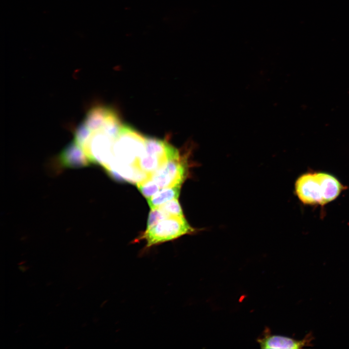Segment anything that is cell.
<instances>
[{
    "label": "cell",
    "mask_w": 349,
    "mask_h": 349,
    "mask_svg": "<svg viewBox=\"0 0 349 349\" xmlns=\"http://www.w3.org/2000/svg\"><path fill=\"white\" fill-rule=\"evenodd\" d=\"M294 188L295 194L302 204L321 206L335 200L346 189L333 175L314 171L300 175Z\"/></svg>",
    "instance_id": "1"
},
{
    "label": "cell",
    "mask_w": 349,
    "mask_h": 349,
    "mask_svg": "<svg viewBox=\"0 0 349 349\" xmlns=\"http://www.w3.org/2000/svg\"><path fill=\"white\" fill-rule=\"evenodd\" d=\"M146 138L133 128L123 124L113 142L111 161L106 169L114 163L138 166L145 151Z\"/></svg>",
    "instance_id": "2"
},
{
    "label": "cell",
    "mask_w": 349,
    "mask_h": 349,
    "mask_svg": "<svg viewBox=\"0 0 349 349\" xmlns=\"http://www.w3.org/2000/svg\"><path fill=\"white\" fill-rule=\"evenodd\" d=\"M201 230L202 229L192 227L184 216H170L161 220L150 229H146L137 240H145L146 248H149Z\"/></svg>",
    "instance_id": "3"
},
{
    "label": "cell",
    "mask_w": 349,
    "mask_h": 349,
    "mask_svg": "<svg viewBox=\"0 0 349 349\" xmlns=\"http://www.w3.org/2000/svg\"><path fill=\"white\" fill-rule=\"evenodd\" d=\"M187 156L170 160L152 174L150 178L160 189L181 186L189 174Z\"/></svg>",
    "instance_id": "4"
},
{
    "label": "cell",
    "mask_w": 349,
    "mask_h": 349,
    "mask_svg": "<svg viewBox=\"0 0 349 349\" xmlns=\"http://www.w3.org/2000/svg\"><path fill=\"white\" fill-rule=\"evenodd\" d=\"M313 337L309 334L303 339L297 340L290 337L271 335L267 333L262 338L257 339L261 349H301L310 346Z\"/></svg>",
    "instance_id": "5"
},
{
    "label": "cell",
    "mask_w": 349,
    "mask_h": 349,
    "mask_svg": "<svg viewBox=\"0 0 349 349\" xmlns=\"http://www.w3.org/2000/svg\"><path fill=\"white\" fill-rule=\"evenodd\" d=\"M181 186L162 188L155 194L147 199V202L151 209L159 207L164 204L174 199H177L180 192Z\"/></svg>",
    "instance_id": "6"
},
{
    "label": "cell",
    "mask_w": 349,
    "mask_h": 349,
    "mask_svg": "<svg viewBox=\"0 0 349 349\" xmlns=\"http://www.w3.org/2000/svg\"><path fill=\"white\" fill-rule=\"evenodd\" d=\"M141 193L146 198H149L160 190L159 187L150 178L137 185Z\"/></svg>",
    "instance_id": "7"
},
{
    "label": "cell",
    "mask_w": 349,
    "mask_h": 349,
    "mask_svg": "<svg viewBox=\"0 0 349 349\" xmlns=\"http://www.w3.org/2000/svg\"><path fill=\"white\" fill-rule=\"evenodd\" d=\"M159 208L170 216H184L182 208L177 199L171 200L160 206Z\"/></svg>",
    "instance_id": "8"
},
{
    "label": "cell",
    "mask_w": 349,
    "mask_h": 349,
    "mask_svg": "<svg viewBox=\"0 0 349 349\" xmlns=\"http://www.w3.org/2000/svg\"><path fill=\"white\" fill-rule=\"evenodd\" d=\"M169 217L170 215L159 207L151 209L148 215L146 229H150L161 220Z\"/></svg>",
    "instance_id": "9"
}]
</instances>
